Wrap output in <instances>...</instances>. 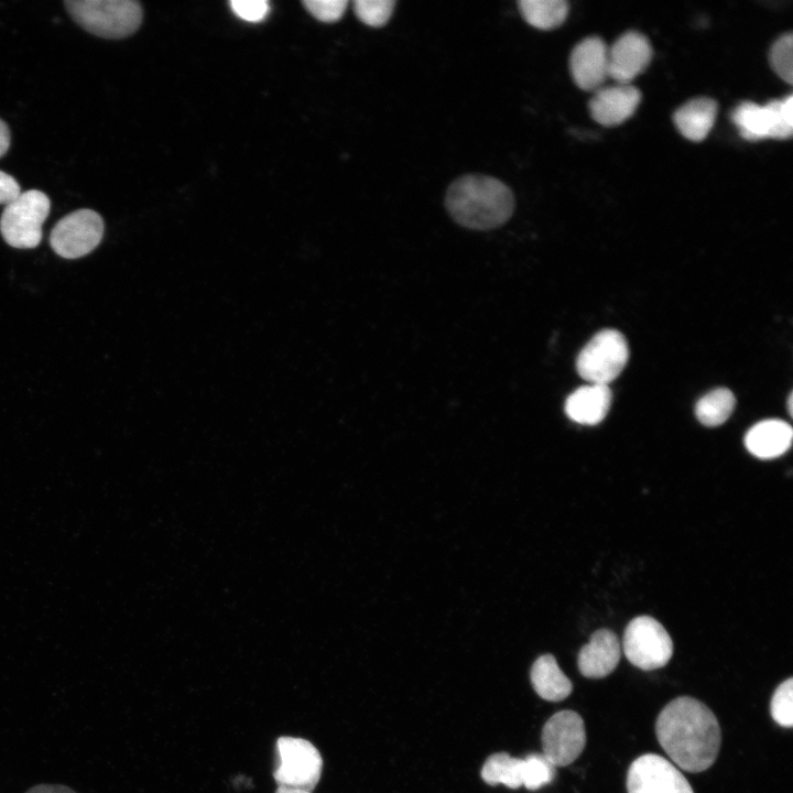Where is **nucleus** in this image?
<instances>
[{"label": "nucleus", "instance_id": "7", "mask_svg": "<svg viewBox=\"0 0 793 793\" xmlns=\"http://www.w3.org/2000/svg\"><path fill=\"white\" fill-rule=\"evenodd\" d=\"M276 752L278 765L273 772L276 784L312 792L323 769L317 748L306 739L283 736L276 740Z\"/></svg>", "mask_w": 793, "mask_h": 793}, {"label": "nucleus", "instance_id": "9", "mask_svg": "<svg viewBox=\"0 0 793 793\" xmlns=\"http://www.w3.org/2000/svg\"><path fill=\"white\" fill-rule=\"evenodd\" d=\"M104 229V220L97 211L78 209L57 221L51 231L50 243L62 258L77 259L99 245Z\"/></svg>", "mask_w": 793, "mask_h": 793}, {"label": "nucleus", "instance_id": "8", "mask_svg": "<svg viewBox=\"0 0 793 793\" xmlns=\"http://www.w3.org/2000/svg\"><path fill=\"white\" fill-rule=\"evenodd\" d=\"M622 648L628 661L644 671L663 667L673 654L670 634L650 616H639L628 623Z\"/></svg>", "mask_w": 793, "mask_h": 793}, {"label": "nucleus", "instance_id": "3", "mask_svg": "<svg viewBox=\"0 0 793 793\" xmlns=\"http://www.w3.org/2000/svg\"><path fill=\"white\" fill-rule=\"evenodd\" d=\"M73 20L87 32L104 39H123L142 22V8L134 0H66Z\"/></svg>", "mask_w": 793, "mask_h": 793}, {"label": "nucleus", "instance_id": "10", "mask_svg": "<svg viewBox=\"0 0 793 793\" xmlns=\"http://www.w3.org/2000/svg\"><path fill=\"white\" fill-rule=\"evenodd\" d=\"M543 754L554 767H566L574 762L586 745L583 718L573 710L554 714L542 729Z\"/></svg>", "mask_w": 793, "mask_h": 793}, {"label": "nucleus", "instance_id": "25", "mask_svg": "<svg viewBox=\"0 0 793 793\" xmlns=\"http://www.w3.org/2000/svg\"><path fill=\"white\" fill-rule=\"evenodd\" d=\"M792 47L793 35L786 33L772 44L769 54L772 69L789 84H792L793 79Z\"/></svg>", "mask_w": 793, "mask_h": 793}, {"label": "nucleus", "instance_id": "19", "mask_svg": "<svg viewBox=\"0 0 793 793\" xmlns=\"http://www.w3.org/2000/svg\"><path fill=\"white\" fill-rule=\"evenodd\" d=\"M531 683L536 694L550 702L565 699L573 691L569 678L562 672L555 658L541 655L531 667Z\"/></svg>", "mask_w": 793, "mask_h": 793}, {"label": "nucleus", "instance_id": "29", "mask_svg": "<svg viewBox=\"0 0 793 793\" xmlns=\"http://www.w3.org/2000/svg\"><path fill=\"white\" fill-rule=\"evenodd\" d=\"M21 194L19 183L9 174L0 171V204H10Z\"/></svg>", "mask_w": 793, "mask_h": 793}, {"label": "nucleus", "instance_id": "6", "mask_svg": "<svg viewBox=\"0 0 793 793\" xmlns=\"http://www.w3.org/2000/svg\"><path fill=\"white\" fill-rule=\"evenodd\" d=\"M731 120L746 140L787 139L793 131V97L765 105L743 101L734 109Z\"/></svg>", "mask_w": 793, "mask_h": 793}, {"label": "nucleus", "instance_id": "27", "mask_svg": "<svg viewBox=\"0 0 793 793\" xmlns=\"http://www.w3.org/2000/svg\"><path fill=\"white\" fill-rule=\"evenodd\" d=\"M303 6L315 19L326 23L338 21L346 11L347 0H305Z\"/></svg>", "mask_w": 793, "mask_h": 793}, {"label": "nucleus", "instance_id": "21", "mask_svg": "<svg viewBox=\"0 0 793 793\" xmlns=\"http://www.w3.org/2000/svg\"><path fill=\"white\" fill-rule=\"evenodd\" d=\"M523 759L507 752H497L487 758L481 769V778L489 785L503 784L510 789L522 786Z\"/></svg>", "mask_w": 793, "mask_h": 793}, {"label": "nucleus", "instance_id": "15", "mask_svg": "<svg viewBox=\"0 0 793 793\" xmlns=\"http://www.w3.org/2000/svg\"><path fill=\"white\" fill-rule=\"evenodd\" d=\"M621 647L618 637L608 629L595 631L577 658L578 670L585 677L602 678L618 665Z\"/></svg>", "mask_w": 793, "mask_h": 793}, {"label": "nucleus", "instance_id": "28", "mask_svg": "<svg viewBox=\"0 0 793 793\" xmlns=\"http://www.w3.org/2000/svg\"><path fill=\"white\" fill-rule=\"evenodd\" d=\"M230 7L238 18L248 22L262 21L270 10L265 0H232Z\"/></svg>", "mask_w": 793, "mask_h": 793}, {"label": "nucleus", "instance_id": "2", "mask_svg": "<svg viewBox=\"0 0 793 793\" xmlns=\"http://www.w3.org/2000/svg\"><path fill=\"white\" fill-rule=\"evenodd\" d=\"M445 206L460 226L489 230L507 222L513 214L512 191L500 180L481 174L456 178L448 187Z\"/></svg>", "mask_w": 793, "mask_h": 793}, {"label": "nucleus", "instance_id": "20", "mask_svg": "<svg viewBox=\"0 0 793 793\" xmlns=\"http://www.w3.org/2000/svg\"><path fill=\"white\" fill-rule=\"evenodd\" d=\"M518 6L526 23L539 30L560 26L568 13V3L564 0H521Z\"/></svg>", "mask_w": 793, "mask_h": 793}, {"label": "nucleus", "instance_id": "14", "mask_svg": "<svg viewBox=\"0 0 793 793\" xmlns=\"http://www.w3.org/2000/svg\"><path fill=\"white\" fill-rule=\"evenodd\" d=\"M641 100L640 91L631 84L602 86L594 91L589 111L595 121L613 127L629 119Z\"/></svg>", "mask_w": 793, "mask_h": 793}, {"label": "nucleus", "instance_id": "17", "mask_svg": "<svg viewBox=\"0 0 793 793\" xmlns=\"http://www.w3.org/2000/svg\"><path fill=\"white\" fill-rule=\"evenodd\" d=\"M793 431L789 423L781 420H764L754 424L745 436V446L749 453L761 459H771L783 455L791 447Z\"/></svg>", "mask_w": 793, "mask_h": 793}, {"label": "nucleus", "instance_id": "18", "mask_svg": "<svg viewBox=\"0 0 793 793\" xmlns=\"http://www.w3.org/2000/svg\"><path fill=\"white\" fill-rule=\"evenodd\" d=\"M717 116V104L714 99L700 97L681 106L673 115L677 130L686 139L699 142L711 130Z\"/></svg>", "mask_w": 793, "mask_h": 793}, {"label": "nucleus", "instance_id": "33", "mask_svg": "<svg viewBox=\"0 0 793 793\" xmlns=\"http://www.w3.org/2000/svg\"><path fill=\"white\" fill-rule=\"evenodd\" d=\"M792 399H793L792 393H790V395L787 398V409H789L790 415H792Z\"/></svg>", "mask_w": 793, "mask_h": 793}, {"label": "nucleus", "instance_id": "4", "mask_svg": "<svg viewBox=\"0 0 793 793\" xmlns=\"http://www.w3.org/2000/svg\"><path fill=\"white\" fill-rule=\"evenodd\" d=\"M51 202L45 193L30 189L6 205L0 217V232L13 248H35L42 239V225L50 214Z\"/></svg>", "mask_w": 793, "mask_h": 793}, {"label": "nucleus", "instance_id": "11", "mask_svg": "<svg viewBox=\"0 0 793 793\" xmlns=\"http://www.w3.org/2000/svg\"><path fill=\"white\" fill-rule=\"evenodd\" d=\"M628 793H694L686 778L665 758L647 753L627 773Z\"/></svg>", "mask_w": 793, "mask_h": 793}, {"label": "nucleus", "instance_id": "24", "mask_svg": "<svg viewBox=\"0 0 793 793\" xmlns=\"http://www.w3.org/2000/svg\"><path fill=\"white\" fill-rule=\"evenodd\" d=\"M394 6V0H356L354 11L366 25L380 28L390 20Z\"/></svg>", "mask_w": 793, "mask_h": 793}, {"label": "nucleus", "instance_id": "12", "mask_svg": "<svg viewBox=\"0 0 793 793\" xmlns=\"http://www.w3.org/2000/svg\"><path fill=\"white\" fill-rule=\"evenodd\" d=\"M652 50L648 39L634 31L622 34L608 47V75L618 84H630L649 65Z\"/></svg>", "mask_w": 793, "mask_h": 793}, {"label": "nucleus", "instance_id": "30", "mask_svg": "<svg viewBox=\"0 0 793 793\" xmlns=\"http://www.w3.org/2000/svg\"><path fill=\"white\" fill-rule=\"evenodd\" d=\"M25 793H77L65 784L40 783L31 786Z\"/></svg>", "mask_w": 793, "mask_h": 793}, {"label": "nucleus", "instance_id": "1", "mask_svg": "<svg viewBox=\"0 0 793 793\" xmlns=\"http://www.w3.org/2000/svg\"><path fill=\"white\" fill-rule=\"evenodd\" d=\"M655 734L672 761L692 773L710 768L719 753L721 731L716 716L689 696L673 699L660 711Z\"/></svg>", "mask_w": 793, "mask_h": 793}, {"label": "nucleus", "instance_id": "16", "mask_svg": "<svg viewBox=\"0 0 793 793\" xmlns=\"http://www.w3.org/2000/svg\"><path fill=\"white\" fill-rule=\"evenodd\" d=\"M611 399L608 385L590 383L569 394L565 402V413L576 423L596 425L606 417Z\"/></svg>", "mask_w": 793, "mask_h": 793}, {"label": "nucleus", "instance_id": "26", "mask_svg": "<svg viewBox=\"0 0 793 793\" xmlns=\"http://www.w3.org/2000/svg\"><path fill=\"white\" fill-rule=\"evenodd\" d=\"M793 678L782 682L771 698L770 713L773 720L782 727L791 728L793 725Z\"/></svg>", "mask_w": 793, "mask_h": 793}, {"label": "nucleus", "instance_id": "31", "mask_svg": "<svg viewBox=\"0 0 793 793\" xmlns=\"http://www.w3.org/2000/svg\"><path fill=\"white\" fill-rule=\"evenodd\" d=\"M10 146V130L7 123L0 119V157L3 156Z\"/></svg>", "mask_w": 793, "mask_h": 793}, {"label": "nucleus", "instance_id": "22", "mask_svg": "<svg viewBox=\"0 0 793 793\" xmlns=\"http://www.w3.org/2000/svg\"><path fill=\"white\" fill-rule=\"evenodd\" d=\"M736 405L734 393L727 388H718L703 395L696 403L695 414L705 426L724 424L732 414Z\"/></svg>", "mask_w": 793, "mask_h": 793}, {"label": "nucleus", "instance_id": "23", "mask_svg": "<svg viewBox=\"0 0 793 793\" xmlns=\"http://www.w3.org/2000/svg\"><path fill=\"white\" fill-rule=\"evenodd\" d=\"M556 771L543 753H532L523 759L522 785L535 791L552 782Z\"/></svg>", "mask_w": 793, "mask_h": 793}, {"label": "nucleus", "instance_id": "5", "mask_svg": "<svg viewBox=\"0 0 793 793\" xmlns=\"http://www.w3.org/2000/svg\"><path fill=\"white\" fill-rule=\"evenodd\" d=\"M628 358L629 347L624 336L616 329H604L580 350L576 369L590 383L608 385L623 370Z\"/></svg>", "mask_w": 793, "mask_h": 793}, {"label": "nucleus", "instance_id": "13", "mask_svg": "<svg viewBox=\"0 0 793 793\" xmlns=\"http://www.w3.org/2000/svg\"><path fill=\"white\" fill-rule=\"evenodd\" d=\"M574 83L583 90L595 91L604 86L608 75V47L597 36H589L575 45L569 56Z\"/></svg>", "mask_w": 793, "mask_h": 793}, {"label": "nucleus", "instance_id": "32", "mask_svg": "<svg viewBox=\"0 0 793 793\" xmlns=\"http://www.w3.org/2000/svg\"><path fill=\"white\" fill-rule=\"evenodd\" d=\"M275 793H312V792L303 790V789H297V787L278 785Z\"/></svg>", "mask_w": 793, "mask_h": 793}]
</instances>
